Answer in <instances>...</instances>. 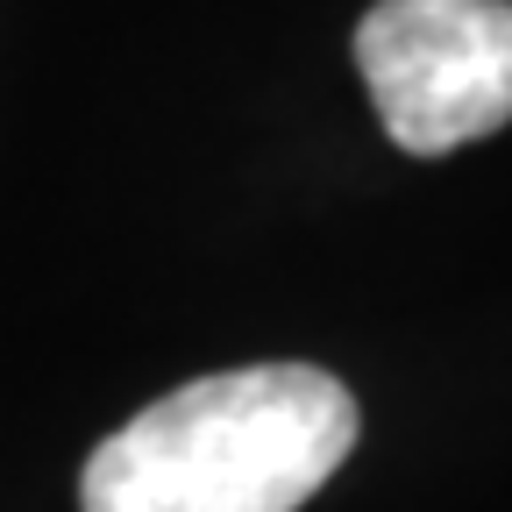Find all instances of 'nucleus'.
<instances>
[{
  "label": "nucleus",
  "mask_w": 512,
  "mask_h": 512,
  "mask_svg": "<svg viewBox=\"0 0 512 512\" xmlns=\"http://www.w3.org/2000/svg\"><path fill=\"white\" fill-rule=\"evenodd\" d=\"M356 72L406 157H448L512 121L505 0H377L356 22Z\"/></svg>",
  "instance_id": "obj_2"
},
{
  "label": "nucleus",
  "mask_w": 512,
  "mask_h": 512,
  "mask_svg": "<svg viewBox=\"0 0 512 512\" xmlns=\"http://www.w3.org/2000/svg\"><path fill=\"white\" fill-rule=\"evenodd\" d=\"M356 448V399L313 363L178 384L86 463V512H299Z\"/></svg>",
  "instance_id": "obj_1"
}]
</instances>
